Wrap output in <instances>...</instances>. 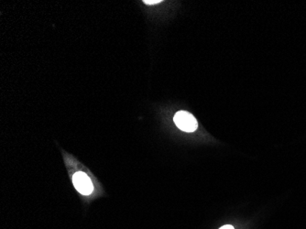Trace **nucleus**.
<instances>
[{
  "instance_id": "f257e3e1",
  "label": "nucleus",
  "mask_w": 306,
  "mask_h": 229,
  "mask_svg": "<svg viewBox=\"0 0 306 229\" xmlns=\"http://www.w3.org/2000/svg\"><path fill=\"white\" fill-rule=\"evenodd\" d=\"M174 123L178 128L185 131V132H194L196 131L198 123L196 118L189 112L186 111H180L174 116Z\"/></svg>"
},
{
  "instance_id": "f03ea898",
  "label": "nucleus",
  "mask_w": 306,
  "mask_h": 229,
  "mask_svg": "<svg viewBox=\"0 0 306 229\" xmlns=\"http://www.w3.org/2000/svg\"><path fill=\"white\" fill-rule=\"evenodd\" d=\"M72 182L77 191L84 196H88L94 191L91 180L85 172H77L74 173V175L72 176Z\"/></svg>"
},
{
  "instance_id": "7ed1b4c3",
  "label": "nucleus",
  "mask_w": 306,
  "mask_h": 229,
  "mask_svg": "<svg viewBox=\"0 0 306 229\" xmlns=\"http://www.w3.org/2000/svg\"><path fill=\"white\" fill-rule=\"evenodd\" d=\"M161 2H162L161 0H145L144 1V3L147 4V5H154V4H158Z\"/></svg>"
},
{
  "instance_id": "20e7f679",
  "label": "nucleus",
  "mask_w": 306,
  "mask_h": 229,
  "mask_svg": "<svg viewBox=\"0 0 306 229\" xmlns=\"http://www.w3.org/2000/svg\"><path fill=\"white\" fill-rule=\"evenodd\" d=\"M219 229H234V227L232 225H224V226H222Z\"/></svg>"
}]
</instances>
